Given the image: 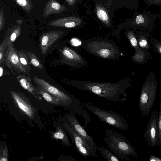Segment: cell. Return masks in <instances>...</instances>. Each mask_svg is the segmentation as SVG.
Instances as JSON below:
<instances>
[{
	"instance_id": "cell-8",
	"label": "cell",
	"mask_w": 161,
	"mask_h": 161,
	"mask_svg": "<svg viewBox=\"0 0 161 161\" xmlns=\"http://www.w3.org/2000/svg\"><path fill=\"white\" fill-rule=\"evenodd\" d=\"M59 51L62 58L61 62L69 67L80 69L87 64L84 58L67 47H63Z\"/></svg>"
},
{
	"instance_id": "cell-23",
	"label": "cell",
	"mask_w": 161,
	"mask_h": 161,
	"mask_svg": "<svg viewBox=\"0 0 161 161\" xmlns=\"http://www.w3.org/2000/svg\"><path fill=\"white\" fill-rule=\"evenodd\" d=\"M153 47L161 56V41L156 39L152 40Z\"/></svg>"
},
{
	"instance_id": "cell-18",
	"label": "cell",
	"mask_w": 161,
	"mask_h": 161,
	"mask_svg": "<svg viewBox=\"0 0 161 161\" xmlns=\"http://www.w3.org/2000/svg\"><path fill=\"white\" fill-rule=\"evenodd\" d=\"M25 52L28 57L31 64L38 69H43L42 64L34 53L26 50H25Z\"/></svg>"
},
{
	"instance_id": "cell-21",
	"label": "cell",
	"mask_w": 161,
	"mask_h": 161,
	"mask_svg": "<svg viewBox=\"0 0 161 161\" xmlns=\"http://www.w3.org/2000/svg\"><path fill=\"white\" fill-rule=\"evenodd\" d=\"M127 37L135 50V52L139 50V47L136 35L132 31H128L126 34Z\"/></svg>"
},
{
	"instance_id": "cell-31",
	"label": "cell",
	"mask_w": 161,
	"mask_h": 161,
	"mask_svg": "<svg viewBox=\"0 0 161 161\" xmlns=\"http://www.w3.org/2000/svg\"><path fill=\"white\" fill-rule=\"evenodd\" d=\"M150 2L156 4H161V0H147Z\"/></svg>"
},
{
	"instance_id": "cell-33",
	"label": "cell",
	"mask_w": 161,
	"mask_h": 161,
	"mask_svg": "<svg viewBox=\"0 0 161 161\" xmlns=\"http://www.w3.org/2000/svg\"><path fill=\"white\" fill-rule=\"evenodd\" d=\"M69 1H74V0H69Z\"/></svg>"
},
{
	"instance_id": "cell-32",
	"label": "cell",
	"mask_w": 161,
	"mask_h": 161,
	"mask_svg": "<svg viewBox=\"0 0 161 161\" xmlns=\"http://www.w3.org/2000/svg\"><path fill=\"white\" fill-rule=\"evenodd\" d=\"M3 73V69L2 66H0V77H2Z\"/></svg>"
},
{
	"instance_id": "cell-10",
	"label": "cell",
	"mask_w": 161,
	"mask_h": 161,
	"mask_svg": "<svg viewBox=\"0 0 161 161\" xmlns=\"http://www.w3.org/2000/svg\"><path fill=\"white\" fill-rule=\"evenodd\" d=\"M10 93L18 107L29 118L33 119L34 114L33 108L26 97L21 93L13 91H10Z\"/></svg>"
},
{
	"instance_id": "cell-11",
	"label": "cell",
	"mask_w": 161,
	"mask_h": 161,
	"mask_svg": "<svg viewBox=\"0 0 161 161\" xmlns=\"http://www.w3.org/2000/svg\"><path fill=\"white\" fill-rule=\"evenodd\" d=\"M67 120L73 129L89 144L96 150L97 146L93 138L87 133L84 128L82 126L78 121L75 114H72L67 115Z\"/></svg>"
},
{
	"instance_id": "cell-25",
	"label": "cell",
	"mask_w": 161,
	"mask_h": 161,
	"mask_svg": "<svg viewBox=\"0 0 161 161\" xmlns=\"http://www.w3.org/2000/svg\"><path fill=\"white\" fill-rule=\"evenodd\" d=\"M6 47L3 41L0 45V64L1 65L4 61V52Z\"/></svg>"
},
{
	"instance_id": "cell-17",
	"label": "cell",
	"mask_w": 161,
	"mask_h": 161,
	"mask_svg": "<svg viewBox=\"0 0 161 161\" xmlns=\"http://www.w3.org/2000/svg\"><path fill=\"white\" fill-rule=\"evenodd\" d=\"M136 36L139 47L142 49L149 50V34L142 31H140L139 32Z\"/></svg>"
},
{
	"instance_id": "cell-16",
	"label": "cell",
	"mask_w": 161,
	"mask_h": 161,
	"mask_svg": "<svg viewBox=\"0 0 161 161\" xmlns=\"http://www.w3.org/2000/svg\"><path fill=\"white\" fill-rule=\"evenodd\" d=\"M16 51L20 64L27 72V75H30L29 72L31 71V67L29 58L25 50L16 49Z\"/></svg>"
},
{
	"instance_id": "cell-26",
	"label": "cell",
	"mask_w": 161,
	"mask_h": 161,
	"mask_svg": "<svg viewBox=\"0 0 161 161\" xmlns=\"http://www.w3.org/2000/svg\"><path fill=\"white\" fill-rule=\"evenodd\" d=\"M135 20L136 23L137 25H139L140 26H145V19L142 15H139L137 16L135 19Z\"/></svg>"
},
{
	"instance_id": "cell-24",
	"label": "cell",
	"mask_w": 161,
	"mask_h": 161,
	"mask_svg": "<svg viewBox=\"0 0 161 161\" xmlns=\"http://www.w3.org/2000/svg\"><path fill=\"white\" fill-rule=\"evenodd\" d=\"M160 104L159 113L158 115V128L159 130V142L158 144L161 149V92L160 95Z\"/></svg>"
},
{
	"instance_id": "cell-9",
	"label": "cell",
	"mask_w": 161,
	"mask_h": 161,
	"mask_svg": "<svg viewBox=\"0 0 161 161\" xmlns=\"http://www.w3.org/2000/svg\"><path fill=\"white\" fill-rule=\"evenodd\" d=\"M4 57L6 65L12 72L27 75L20 62L16 49L14 48L13 43L8 47Z\"/></svg>"
},
{
	"instance_id": "cell-15",
	"label": "cell",
	"mask_w": 161,
	"mask_h": 161,
	"mask_svg": "<svg viewBox=\"0 0 161 161\" xmlns=\"http://www.w3.org/2000/svg\"><path fill=\"white\" fill-rule=\"evenodd\" d=\"M37 89L40 94L45 100L50 103L61 106H67L64 102L62 101L59 98L42 89Z\"/></svg>"
},
{
	"instance_id": "cell-27",
	"label": "cell",
	"mask_w": 161,
	"mask_h": 161,
	"mask_svg": "<svg viewBox=\"0 0 161 161\" xmlns=\"http://www.w3.org/2000/svg\"><path fill=\"white\" fill-rule=\"evenodd\" d=\"M2 155H1L0 161H7L8 157L7 149L5 148L2 149Z\"/></svg>"
},
{
	"instance_id": "cell-7",
	"label": "cell",
	"mask_w": 161,
	"mask_h": 161,
	"mask_svg": "<svg viewBox=\"0 0 161 161\" xmlns=\"http://www.w3.org/2000/svg\"><path fill=\"white\" fill-rule=\"evenodd\" d=\"M144 137L149 147H154L158 145L159 143V136L158 113L155 109L152 110L150 119L144 132Z\"/></svg>"
},
{
	"instance_id": "cell-12",
	"label": "cell",
	"mask_w": 161,
	"mask_h": 161,
	"mask_svg": "<svg viewBox=\"0 0 161 161\" xmlns=\"http://www.w3.org/2000/svg\"><path fill=\"white\" fill-rule=\"evenodd\" d=\"M16 79L22 87L35 98L38 100L42 99V97L39 93L37 88L33 85L29 75L22 73L18 75L16 77Z\"/></svg>"
},
{
	"instance_id": "cell-30",
	"label": "cell",
	"mask_w": 161,
	"mask_h": 161,
	"mask_svg": "<svg viewBox=\"0 0 161 161\" xmlns=\"http://www.w3.org/2000/svg\"><path fill=\"white\" fill-rule=\"evenodd\" d=\"M18 3L22 6H25L27 4L26 0H17Z\"/></svg>"
},
{
	"instance_id": "cell-4",
	"label": "cell",
	"mask_w": 161,
	"mask_h": 161,
	"mask_svg": "<svg viewBox=\"0 0 161 161\" xmlns=\"http://www.w3.org/2000/svg\"><path fill=\"white\" fill-rule=\"evenodd\" d=\"M82 47L89 53L105 59H117L121 53L115 44L104 40H87L84 42Z\"/></svg>"
},
{
	"instance_id": "cell-20",
	"label": "cell",
	"mask_w": 161,
	"mask_h": 161,
	"mask_svg": "<svg viewBox=\"0 0 161 161\" xmlns=\"http://www.w3.org/2000/svg\"><path fill=\"white\" fill-rule=\"evenodd\" d=\"M97 150L101 153V155L107 161H119V159L112 152L106 148L99 145L97 147Z\"/></svg>"
},
{
	"instance_id": "cell-6",
	"label": "cell",
	"mask_w": 161,
	"mask_h": 161,
	"mask_svg": "<svg viewBox=\"0 0 161 161\" xmlns=\"http://www.w3.org/2000/svg\"><path fill=\"white\" fill-rule=\"evenodd\" d=\"M64 126L70 136L76 151L85 158L87 157H97V150L89 144L71 126L70 124L64 122Z\"/></svg>"
},
{
	"instance_id": "cell-22",
	"label": "cell",
	"mask_w": 161,
	"mask_h": 161,
	"mask_svg": "<svg viewBox=\"0 0 161 161\" xmlns=\"http://www.w3.org/2000/svg\"><path fill=\"white\" fill-rule=\"evenodd\" d=\"M97 15L98 18L106 25L109 26V17L106 11L103 8L97 9Z\"/></svg>"
},
{
	"instance_id": "cell-1",
	"label": "cell",
	"mask_w": 161,
	"mask_h": 161,
	"mask_svg": "<svg viewBox=\"0 0 161 161\" xmlns=\"http://www.w3.org/2000/svg\"><path fill=\"white\" fill-rule=\"evenodd\" d=\"M130 79L126 78L115 83L98 82L88 81H71L70 84L78 89L89 91L98 96L113 102H123L127 96L126 90Z\"/></svg>"
},
{
	"instance_id": "cell-29",
	"label": "cell",
	"mask_w": 161,
	"mask_h": 161,
	"mask_svg": "<svg viewBox=\"0 0 161 161\" xmlns=\"http://www.w3.org/2000/svg\"><path fill=\"white\" fill-rule=\"evenodd\" d=\"M52 7L56 10H58L60 8V4L56 2H53L52 4Z\"/></svg>"
},
{
	"instance_id": "cell-3",
	"label": "cell",
	"mask_w": 161,
	"mask_h": 161,
	"mask_svg": "<svg viewBox=\"0 0 161 161\" xmlns=\"http://www.w3.org/2000/svg\"><path fill=\"white\" fill-rule=\"evenodd\" d=\"M158 83L155 73L150 71L147 76L141 89L139 103L142 115L147 116L155 101Z\"/></svg>"
},
{
	"instance_id": "cell-5",
	"label": "cell",
	"mask_w": 161,
	"mask_h": 161,
	"mask_svg": "<svg viewBox=\"0 0 161 161\" xmlns=\"http://www.w3.org/2000/svg\"><path fill=\"white\" fill-rule=\"evenodd\" d=\"M83 105L101 121L119 129L128 130L127 120L118 113L112 110H106L88 103H84Z\"/></svg>"
},
{
	"instance_id": "cell-19",
	"label": "cell",
	"mask_w": 161,
	"mask_h": 161,
	"mask_svg": "<svg viewBox=\"0 0 161 161\" xmlns=\"http://www.w3.org/2000/svg\"><path fill=\"white\" fill-rule=\"evenodd\" d=\"M57 131L54 133L53 135L54 137L56 139L61 140L64 145L69 147H71V144L64 130L59 127H57Z\"/></svg>"
},
{
	"instance_id": "cell-28",
	"label": "cell",
	"mask_w": 161,
	"mask_h": 161,
	"mask_svg": "<svg viewBox=\"0 0 161 161\" xmlns=\"http://www.w3.org/2000/svg\"><path fill=\"white\" fill-rule=\"evenodd\" d=\"M149 160L150 161H161V158L154 155H151Z\"/></svg>"
},
{
	"instance_id": "cell-13",
	"label": "cell",
	"mask_w": 161,
	"mask_h": 161,
	"mask_svg": "<svg viewBox=\"0 0 161 161\" xmlns=\"http://www.w3.org/2000/svg\"><path fill=\"white\" fill-rule=\"evenodd\" d=\"M61 35L58 32H49L42 35L40 42V48L43 55L47 53L51 46L56 42Z\"/></svg>"
},
{
	"instance_id": "cell-2",
	"label": "cell",
	"mask_w": 161,
	"mask_h": 161,
	"mask_svg": "<svg viewBox=\"0 0 161 161\" xmlns=\"http://www.w3.org/2000/svg\"><path fill=\"white\" fill-rule=\"evenodd\" d=\"M105 133L106 144L116 156L128 161L130 160L129 156H137L134 147L123 135L113 129H107Z\"/></svg>"
},
{
	"instance_id": "cell-14",
	"label": "cell",
	"mask_w": 161,
	"mask_h": 161,
	"mask_svg": "<svg viewBox=\"0 0 161 161\" xmlns=\"http://www.w3.org/2000/svg\"><path fill=\"white\" fill-rule=\"evenodd\" d=\"M133 61L137 64H143L149 59V50L141 48L135 52L134 54L131 57Z\"/></svg>"
}]
</instances>
